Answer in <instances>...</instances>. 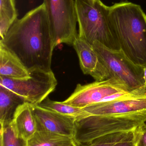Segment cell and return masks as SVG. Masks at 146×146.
I'll use <instances>...</instances> for the list:
<instances>
[{
	"label": "cell",
	"instance_id": "6da1fadb",
	"mask_svg": "<svg viewBox=\"0 0 146 146\" xmlns=\"http://www.w3.org/2000/svg\"><path fill=\"white\" fill-rule=\"evenodd\" d=\"M0 45L16 57L29 72L52 71L55 42L44 3L17 19L0 40Z\"/></svg>",
	"mask_w": 146,
	"mask_h": 146
},
{
	"label": "cell",
	"instance_id": "7a4b0ae2",
	"mask_svg": "<svg viewBox=\"0 0 146 146\" xmlns=\"http://www.w3.org/2000/svg\"><path fill=\"white\" fill-rule=\"evenodd\" d=\"M109 19L121 50L133 63L146 67V15L140 5L122 1L109 7Z\"/></svg>",
	"mask_w": 146,
	"mask_h": 146
},
{
	"label": "cell",
	"instance_id": "3957f363",
	"mask_svg": "<svg viewBox=\"0 0 146 146\" xmlns=\"http://www.w3.org/2000/svg\"><path fill=\"white\" fill-rule=\"evenodd\" d=\"M75 3L79 36L91 45L97 41L110 49L121 50L109 19V7L100 0H75Z\"/></svg>",
	"mask_w": 146,
	"mask_h": 146
},
{
	"label": "cell",
	"instance_id": "277c9868",
	"mask_svg": "<svg viewBox=\"0 0 146 146\" xmlns=\"http://www.w3.org/2000/svg\"><path fill=\"white\" fill-rule=\"evenodd\" d=\"M146 122V114L127 116L90 115L76 120L73 140L78 146L112 133L130 132Z\"/></svg>",
	"mask_w": 146,
	"mask_h": 146
},
{
	"label": "cell",
	"instance_id": "5b68a950",
	"mask_svg": "<svg viewBox=\"0 0 146 146\" xmlns=\"http://www.w3.org/2000/svg\"><path fill=\"white\" fill-rule=\"evenodd\" d=\"M92 45L111 78L121 82L129 92L143 95L141 89L145 83L144 68L133 63L121 50L110 49L97 41Z\"/></svg>",
	"mask_w": 146,
	"mask_h": 146
},
{
	"label": "cell",
	"instance_id": "8992f818",
	"mask_svg": "<svg viewBox=\"0 0 146 146\" xmlns=\"http://www.w3.org/2000/svg\"><path fill=\"white\" fill-rule=\"evenodd\" d=\"M30 74L21 79L0 76V86L18 95L25 103L37 106L55 91L57 82L52 71H34Z\"/></svg>",
	"mask_w": 146,
	"mask_h": 146
},
{
	"label": "cell",
	"instance_id": "52a82bcc",
	"mask_svg": "<svg viewBox=\"0 0 146 146\" xmlns=\"http://www.w3.org/2000/svg\"><path fill=\"white\" fill-rule=\"evenodd\" d=\"M56 46L73 45L78 35L75 0H43Z\"/></svg>",
	"mask_w": 146,
	"mask_h": 146
},
{
	"label": "cell",
	"instance_id": "ba28073f",
	"mask_svg": "<svg viewBox=\"0 0 146 146\" xmlns=\"http://www.w3.org/2000/svg\"><path fill=\"white\" fill-rule=\"evenodd\" d=\"M126 92H129L123 84L110 78L85 85L78 84L73 92L63 102L82 109L104 102L108 97L113 94Z\"/></svg>",
	"mask_w": 146,
	"mask_h": 146
},
{
	"label": "cell",
	"instance_id": "9c48e42d",
	"mask_svg": "<svg viewBox=\"0 0 146 146\" xmlns=\"http://www.w3.org/2000/svg\"><path fill=\"white\" fill-rule=\"evenodd\" d=\"M79 60L81 70L97 81L111 77L108 69L92 45L77 35L73 44Z\"/></svg>",
	"mask_w": 146,
	"mask_h": 146
},
{
	"label": "cell",
	"instance_id": "30bf717a",
	"mask_svg": "<svg viewBox=\"0 0 146 146\" xmlns=\"http://www.w3.org/2000/svg\"><path fill=\"white\" fill-rule=\"evenodd\" d=\"M31 106L37 131H48L73 137L76 119L50 111L38 106Z\"/></svg>",
	"mask_w": 146,
	"mask_h": 146
},
{
	"label": "cell",
	"instance_id": "8fae6325",
	"mask_svg": "<svg viewBox=\"0 0 146 146\" xmlns=\"http://www.w3.org/2000/svg\"><path fill=\"white\" fill-rule=\"evenodd\" d=\"M11 123L15 136L26 141L37 131L31 106L28 103H25L18 107Z\"/></svg>",
	"mask_w": 146,
	"mask_h": 146
},
{
	"label": "cell",
	"instance_id": "7c38bea8",
	"mask_svg": "<svg viewBox=\"0 0 146 146\" xmlns=\"http://www.w3.org/2000/svg\"><path fill=\"white\" fill-rule=\"evenodd\" d=\"M30 76L29 71L19 60L0 45V76L21 79L28 78Z\"/></svg>",
	"mask_w": 146,
	"mask_h": 146
},
{
	"label": "cell",
	"instance_id": "4fadbf2b",
	"mask_svg": "<svg viewBox=\"0 0 146 146\" xmlns=\"http://www.w3.org/2000/svg\"><path fill=\"white\" fill-rule=\"evenodd\" d=\"M24 100L12 91L0 86V123L4 127L12 122L18 107Z\"/></svg>",
	"mask_w": 146,
	"mask_h": 146
},
{
	"label": "cell",
	"instance_id": "5bb4252c",
	"mask_svg": "<svg viewBox=\"0 0 146 146\" xmlns=\"http://www.w3.org/2000/svg\"><path fill=\"white\" fill-rule=\"evenodd\" d=\"M73 137L48 131H37L27 141V146H64L73 141Z\"/></svg>",
	"mask_w": 146,
	"mask_h": 146
},
{
	"label": "cell",
	"instance_id": "9a60e30c",
	"mask_svg": "<svg viewBox=\"0 0 146 146\" xmlns=\"http://www.w3.org/2000/svg\"><path fill=\"white\" fill-rule=\"evenodd\" d=\"M37 106L50 111L75 118L76 120L84 118L87 116V113L82 108L69 105L63 103V101H53L50 99L49 97Z\"/></svg>",
	"mask_w": 146,
	"mask_h": 146
},
{
	"label": "cell",
	"instance_id": "2e32d148",
	"mask_svg": "<svg viewBox=\"0 0 146 146\" xmlns=\"http://www.w3.org/2000/svg\"><path fill=\"white\" fill-rule=\"evenodd\" d=\"M15 0H0V35L2 39L18 17Z\"/></svg>",
	"mask_w": 146,
	"mask_h": 146
},
{
	"label": "cell",
	"instance_id": "e0dca14e",
	"mask_svg": "<svg viewBox=\"0 0 146 146\" xmlns=\"http://www.w3.org/2000/svg\"><path fill=\"white\" fill-rule=\"evenodd\" d=\"M134 131L109 134L98 137L88 144L81 146H112L133 134Z\"/></svg>",
	"mask_w": 146,
	"mask_h": 146
},
{
	"label": "cell",
	"instance_id": "ac0fdd59",
	"mask_svg": "<svg viewBox=\"0 0 146 146\" xmlns=\"http://www.w3.org/2000/svg\"><path fill=\"white\" fill-rule=\"evenodd\" d=\"M1 146H27V141L15 136L11 123L1 127Z\"/></svg>",
	"mask_w": 146,
	"mask_h": 146
},
{
	"label": "cell",
	"instance_id": "d6986e66",
	"mask_svg": "<svg viewBox=\"0 0 146 146\" xmlns=\"http://www.w3.org/2000/svg\"><path fill=\"white\" fill-rule=\"evenodd\" d=\"M135 146H146V122L135 130Z\"/></svg>",
	"mask_w": 146,
	"mask_h": 146
},
{
	"label": "cell",
	"instance_id": "ffe728a7",
	"mask_svg": "<svg viewBox=\"0 0 146 146\" xmlns=\"http://www.w3.org/2000/svg\"><path fill=\"white\" fill-rule=\"evenodd\" d=\"M112 146H135V131L133 134Z\"/></svg>",
	"mask_w": 146,
	"mask_h": 146
},
{
	"label": "cell",
	"instance_id": "44dd1931",
	"mask_svg": "<svg viewBox=\"0 0 146 146\" xmlns=\"http://www.w3.org/2000/svg\"><path fill=\"white\" fill-rule=\"evenodd\" d=\"M144 79L145 83L142 88L141 89V92L143 95H146V67L144 68Z\"/></svg>",
	"mask_w": 146,
	"mask_h": 146
},
{
	"label": "cell",
	"instance_id": "7402d4cb",
	"mask_svg": "<svg viewBox=\"0 0 146 146\" xmlns=\"http://www.w3.org/2000/svg\"><path fill=\"white\" fill-rule=\"evenodd\" d=\"M64 146H78L77 145V144L74 142V141H73L72 143H70V144H68V145H65Z\"/></svg>",
	"mask_w": 146,
	"mask_h": 146
}]
</instances>
